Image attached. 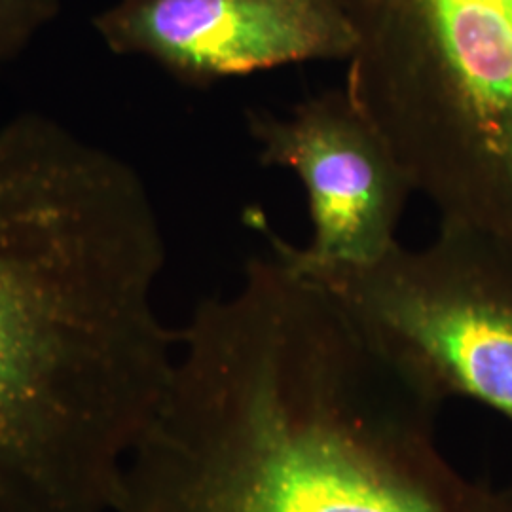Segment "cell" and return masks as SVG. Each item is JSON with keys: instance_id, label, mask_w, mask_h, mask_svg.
Wrapping results in <instances>:
<instances>
[{"instance_id": "cell-8", "label": "cell", "mask_w": 512, "mask_h": 512, "mask_svg": "<svg viewBox=\"0 0 512 512\" xmlns=\"http://www.w3.org/2000/svg\"><path fill=\"white\" fill-rule=\"evenodd\" d=\"M387 0H351V6L355 10H368V8H376L382 6Z\"/></svg>"}, {"instance_id": "cell-2", "label": "cell", "mask_w": 512, "mask_h": 512, "mask_svg": "<svg viewBox=\"0 0 512 512\" xmlns=\"http://www.w3.org/2000/svg\"><path fill=\"white\" fill-rule=\"evenodd\" d=\"M165 256L126 160L44 114L0 126V512H112L181 344Z\"/></svg>"}, {"instance_id": "cell-7", "label": "cell", "mask_w": 512, "mask_h": 512, "mask_svg": "<svg viewBox=\"0 0 512 512\" xmlns=\"http://www.w3.org/2000/svg\"><path fill=\"white\" fill-rule=\"evenodd\" d=\"M65 0H0V69L61 14Z\"/></svg>"}, {"instance_id": "cell-1", "label": "cell", "mask_w": 512, "mask_h": 512, "mask_svg": "<svg viewBox=\"0 0 512 512\" xmlns=\"http://www.w3.org/2000/svg\"><path fill=\"white\" fill-rule=\"evenodd\" d=\"M442 404L268 251L181 329L112 512H512L437 439Z\"/></svg>"}, {"instance_id": "cell-3", "label": "cell", "mask_w": 512, "mask_h": 512, "mask_svg": "<svg viewBox=\"0 0 512 512\" xmlns=\"http://www.w3.org/2000/svg\"><path fill=\"white\" fill-rule=\"evenodd\" d=\"M353 12L346 92L440 222L512 253V0H387Z\"/></svg>"}, {"instance_id": "cell-4", "label": "cell", "mask_w": 512, "mask_h": 512, "mask_svg": "<svg viewBox=\"0 0 512 512\" xmlns=\"http://www.w3.org/2000/svg\"><path fill=\"white\" fill-rule=\"evenodd\" d=\"M270 249L323 285L355 327L440 404L469 399L512 423V253L440 222L423 247L327 262L258 226Z\"/></svg>"}, {"instance_id": "cell-6", "label": "cell", "mask_w": 512, "mask_h": 512, "mask_svg": "<svg viewBox=\"0 0 512 512\" xmlns=\"http://www.w3.org/2000/svg\"><path fill=\"white\" fill-rule=\"evenodd\" d=\"M258 162L289 169L308 196L311 239L302 253L368 262L399 239L412 183L382 131L346 88L317 93L289 114L247 110Z\"/></svg>"}, {"instance_id": "cell-5", "label": "cell", "mask_w": 512, "mask_h": 512, "mask_svg": "<svg viewBox=\"0 0 512 512\" xmlns=\"http://www.w3.org/2000/svg\"><path fill=\"white\" fill-rule=\"evenodd\" d=\"M116 55H137L188 88L310 61H346L359 46L351 0H116L92 19Z\"/></svg>"}]
</instances>
